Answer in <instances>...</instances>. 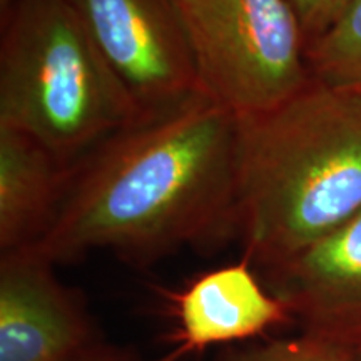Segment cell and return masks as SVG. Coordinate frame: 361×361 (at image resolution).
<instances>
[{
    "instance_id": "1",
    "label": "cell",
    "mask_w": 361,
    "mask_h": 361,
    "mask_svg": "<svg viewBox=\"0 0 361 361\" xmlns=\"http://www.w3.org/2000/svg\"><path fill=\"white\" fill-rule=\"evenodd\" d=\"M239 119L202 90L112 134L72 168L34 247L54 264L111 251L135 266L236 231Z\"/></svg>"
},
{
    "instance_id": "2",
    "label": "cell",
    "mask_w": 361,
    "mask_h": 361,
    "mask_svg": "<svg viewBox=\"0 0 361 361\" xmlns=\"http://www.w3.org/2000/svg\"><path fill=\"white\" fill-rule=\"evenodd\" d=\"M236 231L268 269L361 213V92L311 82L239 117Z\"/></svg>"
},
{
    "instance_id": "3",
    "label": "cell",
    "mask_w": 361,
    "mask_h": 361,
    "mask_svg": "<svg viewBox=\"0 0 361 361\" xmlns=\"http://www.w3.org/2000/svg\"><path fill=\"white\" fill-rule=\"evenodd\" d=\"M141 117L71 0H11L2 8L0 126L75 166Z\"/></svg>"
},
{
    "instance_id": "4",
    "label": "cell",
    "mask_w": 361,
    "mask_h": 361,
    "mask_svg": "<svg viewBox=\"0 0 361 361\" xmlns=\"http://www.w3.org/2000/svg\"><path fill=\"white\" fill-rule=\"evenodd\" d=\"M200 89L234 114L273 109L311 82L288 0H173Z\"/></svg>"
},
{
    "instance_id": "5",
    "label": "cell",
    "mask_w": 361,
    "mask_h": 361,
    "mask_svg": "<svg viewBox=\"0 0 361 361\" xmlns=\"http://www.w3.org/2000/svg\"><path fill=\"white\" fill-rule=\"evenodd\" d=\"M106 64L146 116L200 90L173 0H71Z\"/></svg>"
},
{
    "instance_id": "6",
    "label": "cell",
    "mask_w": 361,
    "mask_h": 361,
    "mask_svg": "<svg viewBox=\"0 0 361 361\" xmlns=\"http://www.w3.org/2000/svg\"><path fill=\"white\" fill-rule=\"evenodd\" d=\"M54 268L30 246L0 255V361H78L106 345Z\"/></svg>"
},
{
    "instance_id": "7",
    "label": "cell",
    "mask_w": 361,
    "mask_h": 361,
    "mask_svg": "<svg viewBox=\"0 0 361 361\" xmlns=\"http://www.w3.org/2000/svg\"><path fill=\"white\" fill-rule=\"evenodd\" d=\"M261 279L305 335L361 351V213Z\"/></svg>"
},
{
    "instance_id": "8",
    "label": "cell",
    "mask_w": 361,
    "mask_h": 361,
    "mask_svg": "<svg viewBox=\"0 0 361 361\" xmlns=\"http://www.w3.org/2000/svg\"><path fill=\"white\" fill-rule=\"evenodd\" d=\"M252 268L243 258L211 269L174 296L180 353L247 343L293 322Z\"/></svg>"
},
{
    "instance_id": "9",
    "label": "cell",
    "mask_w": 361,
    "mask_h": 361,
    "mask_svg": "<svg viewBox=\"0 0 361 361\" xmlns=\"http://www.w3.org/2000/svg\"><path fill=\"white\" fill-rule=\"evenodd\" d=\"M72 168L37 139L0 126V252L32 246L47 233Z\"/></svg>"
},
{
    "instance_id": "10",
    "label": "cell",
    "mask_w": 361,
    "mask_h": 361,
    "mask_svg": "<svg viewBox=\"0 0 361 361\" xmlns=\"http://www.w3.org/2000/svg\"><path fill=\"white\" fill-rule=\"evenodd\" d=\"M311 78L361 92V0H351L326 32L306 47Z\"/></svg>"
},
{
    "instance_id": "11",
    "label": "cell",
    "mask_w": 361,
    "mask_h": 361,
    "mask_svg": "<svg viewBox=\"0 0 361 361\" xmlns=\"http://www.w3.org/2000/svg\"><path fill=\"white\" fill-rule=\"evenodd\" d=\"M218 361H361L360 351L301 333L290 340L247 341L226 348Z\"/></svg>"
},
{
    "instance_id": "12",
    "label": "cell",
    "mask_w": 361,
    "mask_h": 361,
    "mask_svg": "<svg viewBox=\"0 0 361 361\" xmlns=\"http://www.w3.org/2000/svg\"><path fill=\"white\" fill-rule=\"evenodd\" d=\"M350 2L351 0H288L303 29L306 47L335 24Z\"/></svg>"
},
{
    "instance_id": "13",
    "label": "cell",
    "mask_w": 361,
    "mask_h": 361,
    "mask_svg": "<svg viewBox=\"0 0 361 361\" xmlns=\"http://www.w3.org/2000/svg\"><path fill=\"white\" fill-rule=\"evenodd\" d=\"M180 351H171L169 355L161 356V358H142V356L130 353L128 350H121L116 348V346H109V345H102L101 348L94 351L84 358H80L78 361H178L180 358Z\"/></svg>"
},
{
    "instance_id": "14",
    "label": "cell",
    "mask_w": 361,
    "mask_h": 361,
    "mask_svg": "<svg viewBox=\"0 0 361 361\" xmlns=\"http://www.w3.org/2000/svg\"><path fill=\"white\" fill-rule=\"evenodd\" d=\"M8 4H11V0H0V8H6Z\"/></svg>"
},
{
    "instance_id": "15",
    "label": "cell",
    "mask_w": 361,
    "mask_h": 361,
    "mask_svg": "<svg viewBox=\"0 0 361 361\" xmlns=\"http://www.w3.org/2000/svg\"><path fill=\"white\" fill-rule=\"evenodd\" d=\"M360 355H361V351H360Z\"/></svg>"
}]
</instances>
